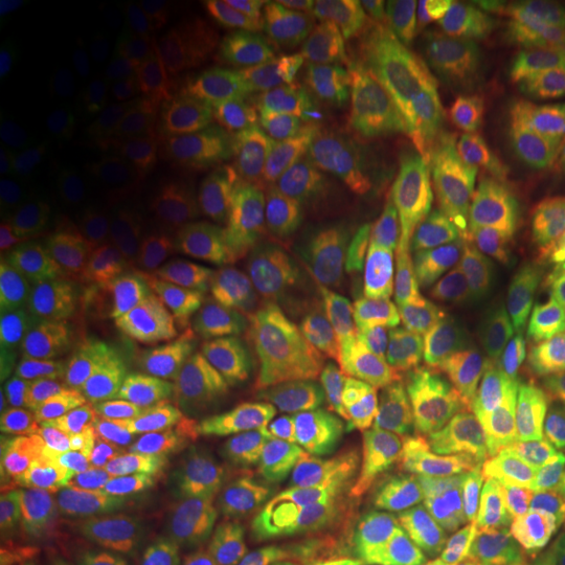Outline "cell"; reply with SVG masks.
I'll use <instances>...</instances> for the list:
<instances>
[{
    "instance_id": "obj_7",
    "label": "cell",
    "mask_w": 565,
    "mask_h": 565,
    "mask_svg": "<svg viewBox=\"0 0 565 565\" xmlns=\"http://www.w3.org/2000/svg\"><path fill=\"white\" fill-rule=\"evenodd\" d=\"M341 196L356 242L406 254L433 242V210L427 189L408 154L393 97H383V121L370 145L349 160L341 173Z\"/></svg>"
},
{
    "instance_id": "obj_23",
    "label": "cell",
    "mask_w": 565,
    "mask_h": 565,
    "mask_svg": "<svg viewBox=\"0 0 565 565\" xmlns=\"http://www.w3.org/2000/svg\"><path fill=\"white\" fill-rule=\"evenodd\" d=\"M345 162L335 154L296 139L294 134L282 131L280 145L275 147L270 162H267L263 196L273 207H288V204L312 200L324 192L341 186V173Z\"/></svg>"
},
{
    "instance_id": "obj_28",
    "label": "cell",
    "mask_w": 565,
    "mask_h": 565,
    "mask_svg": "<svg viewBox=\"0 0 565 565\" xmlns=\"http://www.w3.org/2000/svg\"><path fill=\"white\" fill-rule=\"evenodd\" d=\"M223 134L231 150L244 160H254L270 145L275 134L273 97L257 79L238 82L223 116Z\"/></svg>"
},
{
    "instance_id": "obj_16",
    "label": "cell",
    "mask_w": 565,
    "mask_h": 565,
    "mask_svg": "<svg viewBox=\"0 0 565 565\" xmlns=\"http://www.w3.org/2000/svg\"><path fill=\"white\" fill-rule=\"evenodd\" d=\"M189 282L175 265H152L134 273L116 299L118 328L150 356L179 349L189 330Z\"/></svg>"
},
{
    "instance_id": "obj_8",
    "label": "cell",
    "mask_w": 565,
    "mask_h": 565,
    "mask_svg": "<svg viewBox=\"0 0 565 565\" xmlns=\"http://www.w3.org/2000/svg\"><path fill=\"white\" fill-rule=\"evenodd\" d=\"M494 508L511 540L542 557H565V412L545 414L505 450Z\"/></svg>"
},
{
    "instance_id": "obj_2",
    "label": "cell",
    "mask_w": 565,
    "mask_h": 565,
    "mask_svg": "<svg viewBox=\"0 0 565 565\" xmlns=\"http://www.w3.org/2000/svg\"><path fill=\"white\" fill-rule=\"evenodd\" d=\"M398 393L471 424H515L565 404V328L526 312L503 328L398 353Z\"/></svg>"
},
{
    "instance_id": "obj_36",
    "label": "cell",
    "mask_w": 565,
    "mask_h": 565,
    "mask_svg": "<svg viewBox=\"0 0 565 565\" xmlns=\"http://www.w3.org/2000/svg\"><path fill=\"white\" fill-rule=\"evenodd\" d=\"M0 565H26V561H24V555L17 553V550H11V553L3 555V563Z\"/></svg>"
},
{
    "instance_id": "obj_38",
    "label": "cell",
    "mask_w": 565,
    "mask_h": 565,
    "mask_svg": "<svg viewBox=\"0 0 565 565\" xmlns=\"http://www.w3.org/2000/svg\"><path fill=\"white\" fill-rule=\"evenodd\" d=\"M179 565H181V563H179Z\"/></svg>"
},
{
    "instance_id": "obj_21",
    "label": "cell",
    "mask_w": 565,
    "mask_h": 565,
    "mask_svg": "<svg viewBox=\"0 0 565 565\" xmlns=\"http://www.w3.org/2000/svg\"><path fill=\"white\" fill-rule=\"evenodd\" d=\"M351 19L370 42L380 71L398 76L419 58L427 38L429 9L412 0H356L349 9Z\"/></svg>"
},
{
    "instance_id": "obj_13",
    "label": "cell",
    "mask_w": 565,
    "mask_h": 565,
    "mask_svg": "<svg viewBox=\"0 0 565 565\" xmlns=\"http://www.w3.org/2000/svg\"><path fill=\"white\" fill-rule=\"evenodd\" d=\"M385 95L387 92L374 97L345 89L312 66L294 92L282 131L335 154L349 166L353 154L364 150L377 134Z\"/></svg>"
},
{
    "instance_id": "obj_26",
    "label": "cell",
    "mask_w": 565,
    "mask_h": 565,
    "mask_svg": "<svg viewBox=\"0 0 565 565\" xmlns=\"http://www.w3.org/2000/svg\"><path fill=\"white\" fill-rule=\"evenodd\" d=\"M275 565H359L353 536L335 521L303 515L275 536Z\"/></svg>"
},
{
    "instance_id": "obj_29",
    "label": "cell",
    "mask_w": 565,
    "mask_h": 565,
    "mask_svg": "<svg viewBox=\"0 0 565 565\" xmlns=\"http://www.w3.org/2000/svg\"><path fill=\"white\" fill-rule=\"evenodd\" d=\"M181 160L189 179L202 194H217L225 186V150L217 126L212 124L204 100L194 103V113L181 134Z\"/></svg>"
},
{
    "instance_id": "obj_27",
    "label": "cell",
    "mask_w": 565,
    "mask_h": 565,
    "mask_svg": "<svg viewBox=\"0 0 565 565\" xmlns=\"http://www.w3.org/2000/svg\"><path fill=\"white\" fill-rule=\"evenodd\" d=\"M194 565H275V536L257 521L223 515L204 529Z\"/></svg>"
},
{
    "instance_id": "obj_10",
    "label": "cell",
    "mask_w": 565,
    "mask_h": 565,
    "mask_svg": "<svg viewBox=\"0 0 565 565\" xmlns=\"http://www.w3.org/2000/svg\"><path fill=\"white\" fill-rule=\"evenodd\" d=\"M529 265L565 254V171L529 168L466 204L448 228Z\"/></svg>"
},
{
    "instance_id": "obj_15",
    "label": "cell",
    "mask_w": 565,
    "mask_h": 565,
    "mask_svg": "<svg viewBox=\"0 0 565 565\" xmlns=\"http://www.w3.org/2000/svg\"><path fill=\"white\" fill-rule=\"evenodd\" d=\"M124 356L105 353L89 364L32 380L30 391V437L45 445H71L87 433L95 414L108 404Z\"/></svg>"
},
{
    "instance_id": "obj_3",
    "label": "cell",
    "mask_w": 565,
    "mask_h": 565,
    "mask_svg": "<svg viewBox=\"0 0 565 565\" xmlns=\"http://www.w3.org/2000/svg\"><path fill=\"white\" fill-rule=\"evenodd\" d=\"M532 265L477 238L445 231L408 252L395 286V351L503 328L529 312Z\"/></svg>"
},
{
    "instance_id": "obj_25",
    "label": "cell",
    "mask_w": 565,
    "mask_h": 565,
    "mask_svg": "<svg viewBox=\"0 0 565 565\" xmlns=\"http://www.w3.org/2000/svg\"><path fill=\"white\" fill-rule=\"evenodd\" d=\"M349 231L341 189L288 204L275 215V236L294 257H312L335 249Z\"/></svg>"
},
{
    "instance_id": "obj_1",
    "label": "cell",
    "mask_w": 565,
    "mask_h": 565,
    "mask_svg": "<svg viewBox=\"0 0 565 565\" xmlns=\"http://www.w3.org/2000/svg\"><path fill=\"white\" fill-rule=\"evenodd\" d=\"M422 186L443 189L513 158L547 116V84L500 42H471L393 100Z\"/></svg>"
},
{
    "instance_id": "obj_22",
    "label": "cell",
    "mask_w": 565,
    "mask_h": 565,
    "mask_svg": "<svg viewBox=\"0 0 565 565\" xmlns=\"http://www.w3.org/2000/svg\"><path fill=\"white\" fill-rule=\"evenodd\" d=\"M124 228L131 242L145 246L181 244L189 228V200L179 175L166 168L139 175L126 196Z\"/></svg>"
},
{
    "instance_id": "obj_35",
    "label": "cell",
    "mask_w": 565,
    "mask_h": 565,
    "mask_svg": "<svg viewBox=\"0 0 565 565\" xmlns=\"http://www.w3.org/2000/svg\"><path fill=\"white\" fill-rule=\"evenodd\" d=\"M461 565H545V563L529 561V557L511 555V553H498V555H477V557H469V561L461 563Z\"/></svg>"
},
{
    "instance_id": "obj_9",
    "label": "cell",
    "mask_w": 565,
    "mask_h": 565,
    "mask_svg": "<svg viewBox=\"0 0 565 565\" xmlns=\"http://www.w3.org/2000/svg\"><path fill=\"white\" fill-rule=\"evenodd\" d=\"M291 385L328 408L362 445L391 414L398 391V351L393 338L322 345L282 366Z\"/></svg>"
},
{
    "instance_id": "obj_6",
    "label": "cell",
    "mask_w": 565,
    "mask_h": 565,
    "mask_svg": "<svg viewBox=\"0 0 565 565\" xmlns=\"http://www.w3.org/2000/svg\"><path fill=\"white\" fill-rule=\"evenodd\" d=\"M404 259V254L356 238L338 246L335 263L322 273L282 335L275 370L322 345L391 338L395 286Z\"/></svg>"
},
{
    "instance_id": "obj_30",
    "label": "cell",
    "mask_w": 565,
    "mask_h": 565,
    "mask_svg": "<svg viewBox=\"0 0 565 565\" xmlns=\"http://www.w3.org/2000/svg\"><path fill=\"white\" fill-rule=\"evenodd\" d=\"M519 32L550 63L565 68V6L563 0H519L508 6Z\"/></svg>"
},
{
    "instance_id": "obj_18",
    "label": "cell",
    "mask_w": 565,
    "mask_h": 565,
    "mask_svg": "<svg viewBox=\"0 0 565 565\" xmlns=\"http://www.w3.org/2000/svg\"><path fill=\"white\" fill-rule=\"evenodd\" d=\"M275 207L265 196H236L217 210L204 238V263L223 291L246 288L267 267Z\"/></svg>"
},
{
    "instance_id": "obj_17",
    "label": "cell",
    "mask_w": 565,
    "mask_h": 565,
    "mask_svg": "<svg viewBox=\"0 0 565 565\" xmlns=\"http://www.w3.org/2000/svg\"><path fill=\"white\" fill-rule=\"evenodd\" d=\"M71 498L68 479L53 454L32 445H6L0 450V513L3 536L13 550Z\"/></svg>"
},
{
    "instance_id": "obj_32",
    "label": "cell",
    "mask_w": 565,
    "mask_h": 565,
    "mask_svg": "<svg viewBox=\"0 0 565 565\" xmlns=\"http://www.w3.org/2000/svg\"><path fill=\"white\" fill-rule=\"evenodd\" d=\"M66 3L58 0H3L0 3V42L9 47L24 34L38 30V26L58 17Z\"/></svg>"
},
{
    "instance_id": "obj_12",
    "label": "cell",
    "mask_w": 565,
    "mask_h": 565,
    "mask_svg": "<svg viewBox=\"0 0 565 565\" xmlns=\"http://www.w3.org/2000/svg\"><path fill=\"white\" fill-rule=\"evenodd\" d=\"M141 477L154 505L166 515L207 511L221 484V466L210 437L186 416L152 422L141 443Z\"/></svg>"
},
{
    "instance_id": "obj_20",
    "label": "cell",
    "mask_w": 565,
    "mask_h": 565,
    "mask_svg": "<svg viewBox=\"0 0 565 565\" xmlns=\"http://www.w3.org/2000/svg\"><path fill=\"white\" fill-rule=\"evenodd\" d=\"M315 68L345 89L362 95H383L385 74L377 66L370 42L351 19L349 11L335 6H320L312 13Z\"/></svg>"
},
{
    "instance_id": "obj_19",
    "label": "cell",
    "mask_w": 565,
    "mask_h": 565,
    "mask_svg": "<svg viewBox=\"0 0 565 565\" xmlns=\"http://www.w3.org/2000/svg\"><path fill=\"white\" fill-rule=\"evenodd\" d=\"M0 343L11 364L32 380L74 370L87 356L58 317L32 296L9 294V288H3L0 303Z\"/></svg>"
},
{
    "instance_id": "obj_33",
    "label": "cell",
    "mask_w": 565,
    "mask_h": 565,
    "mask_svg": "<svg viewBox=\"0 0 565 565\" xmlns=\"http://www.w3.org/2000/svg\"><path fill=\"white\" fill-rule=\"evenodd\" d=\"M534 299L565 328V254L532 267Z\"/></svg>"
},
{
    "instance_id": "obj_24",
    "label": "cell",
    "mask_w": 565,
    "mask_h": 565,
    "mask_svg": "<svg viewBox=\"0 0 565 565\" xmlns=\"http://www.w3.org/2000/svg\"><path fill=\"white\" fill-rule=\"evenodd\" d=\"M47 118L38 100L17 97L0 118V200L9 202L30 181L47 141Z\"/></svg>"
},
{
    "instance_id": "obj_31",
    "label": "cell",
    "mask_w": 565,
    "mask_h": 565,
    "mask_svg": "<svg viewBox=\"0 0 565 565\" xmlns=\"http://www.w3.org/2000/svg\"><path fill=\"white\" fill-rule=\"evenodd\" d=\"M32 377L11 362L0 370V433L6 437L30 435Z\"/></svg>"
},
{
    "instance_id": "obj_5",
    "label": "cell",
    "mask_w": 565,
    "mask_h": 565,
    "mask_svg": "<svg viewBox=\"0 0 565 565\" xmlns=\"http://www.w3.org/2000/svg\"><path fill=\"white\" fill-rule=\"evenodd\" d=\"M215 424L280 505L328 487L359 448L320 401L294 385L263 387L221 408Z\"/></svg>"
},
{
    "instance_id": "obj_11",
    "label": "cell",
    "mask_w": 565,
    "mask_h": 565,
    "mask_svg": "<svg viewBox=\"0 0 565 565\" xmlns=\"http://www.w3.org/2000/svg\"><path fill=\"white\" fill-rule=\"evenodd\" d=\"M335 257L338 246L312 257H286L267 265L217 317L215 335L223 349L257 377L275 372L282 335Z\"/></svg>"
},
{
    "instance_id": "obj_14",
    "label": "cell",
    "mask_w": 565,
    "mask_h": 565,
    "mask_svg": "<svg viewBox=\"0 0 565 565\" xmlns=\"http://www.w3.org/2000/svg\"><path fill=\"white\" fill-rule=\"evenodd\" d=\"M124 547L121 508L95 494H71L17 553L26 565H118Z\"/></svg>"
},
{
    "instance_id": "obj_34",
    "label": "cell",
    "mask_w": 565,
    "mask_h": 565,
    "mask_svg": "<svg viewBox=\"0 0 565 565\" xmlns=\"http://www.w3.org/2000/svg\"><path fill=\"white\" fill-rule=\"evenodd\" d=\"M545 139L550 150L565 158V89L555 97L553 103H550Z\"/></svg>"
},
{
    "instance_id": "obj_37",
    "label": "cell",
    "mask_w": 565,
    "mask_h": 565,
    "mask_svg": "<svg viewBox=\"0 0 565 565\" xmlns=\"http://www.w3.org/2000/svg\"><path fill=\"white\" fill-rule=\"evenodd\" d=\"M563 6H565V0H563Z\"/></svg>"
},
{
    "instance_id": "obj_4",
    "label": "cell",
    "mask_w": 565,
    "mask_h": 565,
    "mask_svg": "<svg viewBox=\"0 0 565 565\" xmlns=\"http://www.w3.org/2000/svg\"><path fill=\"white\" fill-rule=\"evenodd\" d=\"M374 521L404 565H461L503 534L482 469L440 448L419 450L395 469Z\"/></svg>"
}]
</instances>
